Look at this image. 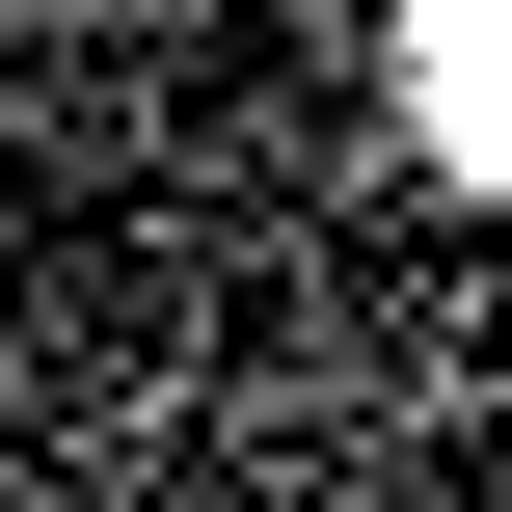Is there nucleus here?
<instances>
[{
	"mask_svg": "<svg viewBox=\"0 0 512 512\" xmlns=\"http://www.w3.org/2000/svg\"><path fill=\"white\" fill-rule=\"evenodd\" d=\"M405 81H432L459 162H512V0H405Z\"/></svg>",
	"mask_w": 512,
	"mask_h": 512,
	"instance_id": "1",
	"label": "nucleus"
}]
</instances>
